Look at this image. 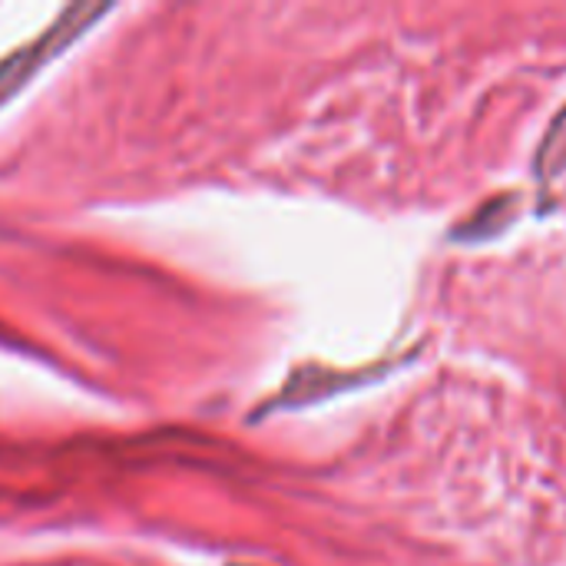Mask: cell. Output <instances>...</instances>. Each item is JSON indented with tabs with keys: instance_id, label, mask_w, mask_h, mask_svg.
<instances>
[{
	"instance_id": "obj_3",
	"label": "cell",
	"mask_w": 566,
	"mask_h": 566,
	"mask_svg": "<svg viewBox=\"0 0 566 566\" xmlns=\"http://www.w3.org/2000/svg\"><path fill=\"white\" fill-rule=\"evenodd\" d=\"M229 566H252V564H229Z\"/></svg>"
},
{
	"instance_id": "obj_2",
	"label": "cell",
	"mask_w": 566,
	"mask_h": 566,
	"mask_svg": "<svg viewBox=\"0 0 566 566\" xmlns=\"http://www.w3.org/2000/svg\"><path fill=\"white\" fill-rule=\"evenodd\" d=\"M537 169H541V176H557L566 169V109L557 116V123L551 126V133L541 146Z\"/></svg>"
},
{
	"instance_id": "obj_1",
	"label": "cell",
	"mask_w": 566,
	"mask_h": 566,
	"mask_svg": "<svg viewBox=\"0 0 566 566\" xmlns=\"http://www.w3.org/2000/svg\"><path fill=\"white\" fill-rule=\"evenodd\" d=\"M103 13H109L106 3H73V7H66V10H63V13H60L33 43L13 50V53L0 63V106H3L10 96H17V93L30 83V76H33L36 70H43L53 56H60V50L70 46L80 33H86V30L93 27V20H99Z\"/></svg>"
}]
</instances>
